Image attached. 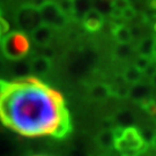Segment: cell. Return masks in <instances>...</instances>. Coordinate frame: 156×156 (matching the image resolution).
<instances>
[{"label":"cell","mask_w":156,"mask_h":156,"mask_svg":"<svg viewBox=\"0 0 156 156\" xmlns=\"http://www.w3.org/2000/svg\"><path fill=\"white\" fill-rule=\"evenodd\" d=\"M0 120L27 138H65L72 129L62 95L39 79L5 82L0 90Z\"/></svg>","instance_id":"cell-1"},{"label":"cell","mask_w":156,"mask_h":156,"mask_svg":"<svg viewBox=\"0 0 156 156\" xmlns=\"http://www.w3.org/2000/svg\"><path fill=\"white\" fill-rule=\"evenodd\" d=\"M30 49V42L26 34L20 31L6 35L1 42V51L2 55L12 62L21 60L27 56Z\"/></svg>","instance_id":"cell-2"},{"label":"cell","mask_w":156,"mask_h":156,"mask_svg":"<svg viewBox=\"0 0 156 156\" xmlns=\"http://www.w3.org/2000/svg\"><path fill=\"white\" fill-rule=\"evenodd\" d=\"M115 146L124 156H136L144 151L145 141L142 135L134 128H126L120 133H115Z\"/></svg>","instance_id":"cell-3"},{"label":"cell","mask_w":156,"mask_h":156,"mask_svg":"<svg viewBox=\"0 0 156 156\" xmlns=\"http://www.w3.org/2000/svg\"><path fill=\"white\" fill-rule=\"evenodd\" d=\"M37 7L42 19V24L51 29H62L67 24L68 17L60 11L56 1L46 0Z\"/></svg>","instance_id":"cell-4"},{"label":"cell","mask_w":156,"mask_h":156,"mask_svg":"<svg viewBox=\"0 0 156 156\" xmlns=\"http://www.w3.org/2000/svg\"><path fill=\"white\" fill-rule=\"evenodd\" d=\"M15 23L20 29V33L31 34L42 24L38 7L30 4L21 6L15 14Z\"/></svg>","instance_id":"cell-5"},{"label":"cell","mask_w":156,"mask_h":156,"mask_svg":"<svg viewBox=\"0 0 156 156\" xmlns=\"http://www.w3.org/2000/svg\"><path fill=\"white\" fill-rule=\"evenodd\" d=\"M82 23H83V27L86 28V30H88L90 33H95L102 28V26L104 23V16L91 8L82 17Z\"/></svg>","instance_id":"cell-6"},{"label":"cell","mask_w":156,"mask_h":156,"mask_svg":"<svg viewBox=\"0 0 156 156\" xmlns=\"http://www.w3.org/2000/svg\"><path fill=\"white\" fill-rule=\"evenodd\" d=\"M30 35H31V39L35 42V44L46 48V46H49L51 39H52V29L44 24H41L38 28L35 29Z\"/></svg>","instance_id":"cell-7"},{"label":"cell","mask_w":156,"mask_h":156,"mask_svg":"<svg viewBox=\"0 0 156 156\" xmlns=\"http://www.w3.org/2000/svg\"><path fill=\"white\" fill-rule=\"evenodd\" d=\"M51 67H52V62L50 58H46L44 56L36 57L30 62L31 74H35V75H44L50 72Z\"/></svg>","instance_id":"cell-8"},{"label":"cell","mask_w":156,"mask_h":156,"mask_svg":"<svg viewBox=\"0 0 156 156\" xmlns=\"http://www.w3.org/2000/svg\"><path fill=\"white\" fill-rule=\"evenodd\" d=\"M112 34L115 39L118 42V44H129L133 38L131 29L123 24H117L112 30Z\"/></svg>","instance_id":"cell-9"},{"label":"cell","mask_w":156,"mask_h":156,"mask_svg":"<svg viewBox=\"0 0 156 156\" xmlns=\"http://www.w3.org/2000/svg\"><path fill=\"white\" fill-rule=\"evenodd\" d=\"M12 72H13V74L17 78V80L29 78V76L31 75L30 62H27V60H24V59L14 62L13 66H12Z\"/></svg>","instance_id":"cell-10"},{"label":"cell","mask_w":156,"mask_h":156,"mask_svg":"<svg viewBox=\"0 0 156 156\" xmlns=\"http://www.w3.org/2000/svg\"><path fill=\"white\" fill-rule=\"evenodd\" d=\"M93 8V0H73V15L82 17Z\"/></svg>","instance_id":"cell-11"},{"label":"cell","mask_w":156,"mask_h":156,"mask_svg":"<svg viewBox=\"0 0 156 156\" xmlns=\"http://www.w3.org/2000/svg\"><path fill=\"white\" fill-rule=\"evenodd\" d=\"M151 94V88L146 84L136 83L128 91V96L134 101H144Z\"/></svg>","instance_id":"cell-12"},{"label":"cell","mask_w":156,"mask_h":156,"mask_svg":"<svg viewBox=\"0 0 156 156\" xmlns=\"http://www.w3.org/2000/svg\"><path fill=\"white\" fill-rule=\"evenodd\" d=\"M154 37H145L140 42L138 46V51L140 53V57H146V58H151L153 57V49H154Z\"/></svg>","instance_id":"cell-13"},{"label":"cell","mask_w":156,"mask_h":156,"mask_svg":"<svg viewBox=\"0 0 156 156\" xmlns=\"http://www.w3.org/2000/svg\"><path fill=\"white\" fill-rule=\"evenodd\" d=\"M113 8V0H93V9L98 12L100 14L110 15Z\"/></svg>","instance_id":"cell-14"},{"label":"cell","mask_w":156,"mask_h":156,"mask_svg":"<svg viewBox=\"0 0 156 156\" xmlns=\"http://www.w3.org/2000/svg\"><path fill=\"white\" fill-rule=\"evenodd\" d=\"M142 74L144 73L140 72L138 68L132 66V67H128L127 69L124 72V79L127 81L128 83H132L134 86V84L139 83L140 81H141Z\"/></svg>","instance_id":"cell-15"},{"label":"cell","mask_w":156,"mask_h":156,"mask_svg":"<svg viewBox=\"0 0 156 156\" xmlns=\"http://www.w3.org/2000/svg\"><path fill=\"white\" fill-rule=\"evenodd\" d=\"M109 94H110L109 88L102 83L96 84V86H94V87L91 88V96H93L94 98H96V100H103V98L108 97Z\"/></svg>","instance_id":"cell-16"},{"label":"cell","mask_w":156,"mask_h":156,"mask_svg":"<svg viewBox=\"0 0 156 156\" xmlns=\"http://www.w3.org/2000/svg\"><path fill=\"white\" fill-rule=\"evenodd\" d=\"M115 139H116L115 132H112V131H106V132L101 134L98 142H100V145L103 146V147H111V146L115 145Z\"/></svg>","instance_id":"cell-17"},{"label":"cell","mask_w":156,"mask_h":156,"mask_svg":"<svg viewBox=\"0 0 156 156\" xmlns=\"http://www.w3.org/2000/svg\"><path fill=\"white\" fill-rule=\"evenodd\" d=\"M132 53V48L129 44H118L115 50V55L119 59H126L131 56Z\"/></svg>","instance_id":"cell-18"},{"label":"cell","mask_w":156,"mask_h":156,"mask_svg":"<svg viewBox=\"0 0 156 156\" xmlns=\"http://www.w3.org/2000/svg\"><path fill=\"white\" fill-rule=\"evenodd\" d=\"M151 66V58H146V57H139L135 62L134 67L138 68L141 73H145L149 67Z\"/></svg>","instance_id":"cell-19"},{"label":"cell","mask_w":156,"mask_h":156,"mask_svg":"<svg viewBox=\"0 0 156 156\" xmlns=\"http://www.w3.org/2000/svg\"><path fill=\"white\" fill-rule=\"evenodd\" d=\"M58 7L60 8V11L66 15H73V1L72 0H59L57 2Z\"/></svg>","instance_id":"cell-20"},{"label":"cell","mask_w":156,"mask_h":156,"mask_svg":"<svg viewBox=\"0 0 156 156\" xmlns=\"http://www.w3.org/2000/svg\"><path fill=\"white\" fill-rule=\"evenodd\" d=\"M131 4L128 0H113V8L119 9L123 12L124 9H126L127 7H129Z\"/></svg>","instance_id":"cell-21"},{"label":"cell","mask_w":156,"mask_h":156,"mask_svg":"<svg viewBox=\"0 0 156 156\" xmlns=\"http://www.w3.org/2000/svg\"><path fill=\"white\" fill-rule=\"evenodd\" d=\"M9 30V24L4 17L0 15V36L6 35V33Z\"/></svg>","instance_id":"cell-22"},{"label":"cell","mask_w":156,"mask_h":156,"mask_svg":"<svg viewBox=\"0 0 156 156\" xmlns=\"http://www.w3.org/2000/svg\"><path fill=\"white\" fill-rule=\"evenodd\" d=\"M134 16H135V11H134V8L132 6H129V7H127L126 9L123 11V16L122 17H124V19H126V20H132Z\"/></svg>","instance_id":"cell-23"},{"label":"cell","mask_w":156,"mask_h":156,"mask_svg":"<svg viewBox=\"0 0 156 156\" xmlns=\"http://www.w3.org/2000/svg\"><path fill=\"white\" fill-rule=\"evenodd\" d=\"M5 62H4V59L2 58H0V74L4 72V69H5Z\"/></svg>","instance_id":"cell-24"},{"label":"cell","mask_w":156,"mask_h":156,"mask_svg":"<svg viewBox=\"0 0 156 156\" xmlns=\"http://www.w3.org/2000/svg\"><path fill=\"white\" fill-rule=\"evenodd\" d=\"M151 84H153V87L156 88V72L151 75Z\"/></svg>","instance_id":"cell-25"},{"label":"cell","mask_w":156,"mask_h":156,"mask_svg":"<svg viewBox=\"0 0 156 156\" xmlns=\"http://www.w3.org/2000/svg\"><path fill=\"white\" fill-rule=\"evenodd\" d=\"M149 6L151 8L156 9V0H149Z\"/></svg>","instance_id":"cell-26"},{"label":"cell","mask_w":156,"mask_h":156,"mask_svg":"<svg viewBox=\"0 0 156 156\" xmlns=\"http://www.w3.org/2000/svg\"><path fill=\"white\" fill-rule=\"evenodd\" d=\"M153 57L155 58V60H156V38H155V42H154V49H153Z\"/></svg>","instance_id":"cell-27"},{"label":"cell","mask_w":156,"mask_h":156,"mask_svg":"<svg viewBox=\"0 0 156 156\" xmlns=\"http://www.w3.org/2000/svg\"><path fill=\"white\" fill-rule=\"evenodd\" d=\"M151 142H153V146H154V147L156 148V135L154 136V138H153V140H151Z\"/></svg>","instance_id":"cell-28"},{"label":"cell","mask_w":156,"mask_h":156,"mask_svg":"<svg viewBox=\"0 0 156 156\" xmlns=\"http://www.w3.org/2000/svg\"><path fill=\"white\" fill-rule=\"evenodd\" d=\"M154 31H155V33H156V23H155V24H154Z\"/></svg>","instance_id":"cell-29"},{"label":"cell","mask_w":156,"mask_h":156,"mask_svg":"<svg viewBox=\"0 0 156 156\" xmlns=\"http://www.w3.org/2000/svg\"><path fill=\"white\" fill-rule=\"evenodd\" d=\"M0 38H1V36H0Z\"/></svg>","instance_id":"cell-30"},{"label":"cell","mask_w":156,"mask_h":156,"mask_svg":"<svg viewBox=\"0 0 156 156\" xmlns=\"http://www.w3.org/2000/svg\"><path fill=\"white\" fill-rule=\"evenodd\" d=\"M72 1H73V0H72Z\"/></svg>","instance_id":"cell-31"}]
</instances>
